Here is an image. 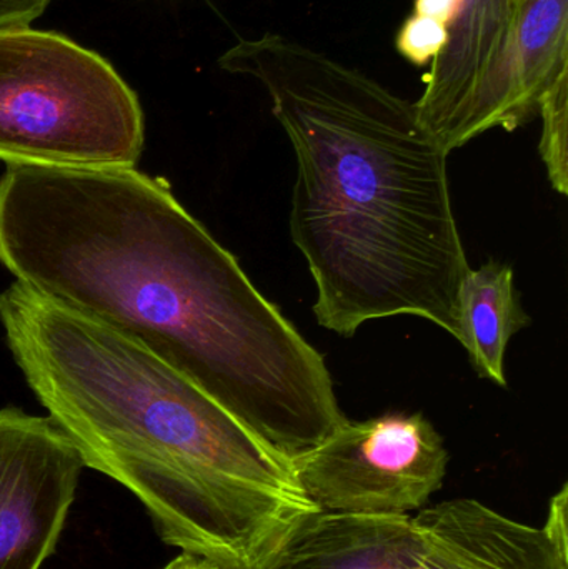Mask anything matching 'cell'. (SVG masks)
<instances>
[{
    "label": "cell",
    "mask_w": 568,
    "mask_h": 569,
    "mask_svg": "<svg viewBox=\"0 0 568 569\" xmlns=\"http://www.w3.org/2000/svg\"><path fill=\"white\" fill-rule=\"evenodd\" d=\"M0 263L166 361L286 460L347 421L322 355L136 167L7 163Z\"/></svg>",
    "instance_id": "1"
},
{
    "label": "cell",
    "mask_w": 568,
    "mask_h": 569,
    "mask_svg": "<svg viewBox=\"0 0 568 569\" xmlns=\"http://www.w3.org/2000/svg\"><path fill=\"white\" fill-rule=\"evenodd\" d=\"M219 66L267 90L296 150L290 236L316 282L320 327L349 338L366 321L416 315L459 337L470 267L449 152L416 102L282 33L240 39Z\"/></svg>",
    "instance_id": "2"
},
{
    "label": "cell",
    "mask_w": 568,
    "mask_h": 569,
    "mask_svg": "<svg viewBox=\"0 0 568 569\" xmlns=\"http://www.w3.org/2000/svg\"><path fill=\"white\" fill-rule=\"evenodd\" d=\"M0 321L86 468L136 495L167 547L267 569L319 513L289 460L136 341L19 282L0 295Z\"/></svg>",
    "instance_id": "3"
},
{
    "label": "cell",
    "mask_w": 568,
    "mask_h": 569,
    "mask_svg": "<svg viewBox=\"0 0 568 569\" xmlns=\"http://www.w3.org/2000/svg\"><path fill=\"white\" fill-rule=\"evenodd\" d=\"M143 139L139 99L102 56L57 32L0 27V160L136 167Z\"/></svg>",
    "instance_id": "4"
},
{
    "label": "cell",
    "mask_w": 568,
    "mask_h": 569,
    "mask_svg": "<svg viewBox=\"0 0 568 569\" xmlns=\"http://www.w3.org/2000/svg\"><path fill=\"white\" fill-rule=\"evenodd\" d=\"M290 465L319 513L410 515L442 487L449 451L422 413H387L347 420Z\"/></svg>",
    "instance_id": "5"
},
{
    "label": "cell",
    "mask_w": 568,
    "mask_h": 569,
    "mask_svg": "<svg viewBox=\"0 0 568 569\" xmlns=\"http://www.w3.org/2000/svg\"><path fill=\"white\" fill-rule=\"evenodd\" d=\"M83 468L52 418L0 410V569H42L56 553Z\"/></svg>",
    "instance_id": "6"
},
{
    "label": "cell",
    "mask_w": 568,
    "mask_h": 569,
    "mask_svg": "<svg viewBox=\"0 0 568 569\" xmlns=\"http://www.w3.org/2000/svg\"><path fill=\"white\" fill-rule=\"evenodd\" d=\"M568 70V0H516L509 29L440 146L452 152L489 130L514 132L539 116Z\"/></svg>",
    "instance_id": "7"
},
{
    "label": "cell",
    "mask_w": 568,
    "mask_h": 569,
    "mask_svg": "<svg viewBox=\"0 0 568 569\" xmlns=\"http://www.w3.org/2000/svg\"><path fill=\"white\" fill-rule=\"evenodd\" d=\"M412 569H568V538L529 527L470 498L422 508Z\"/></svg>",
    "instance_id": "8"
},
{
    "label": "cell",
    "mask_w": 568,
    "mask_h": 569,
    "mask_svg": "<svg viewBox=\"0 0 568 569\" xmlns=\"http://www.w3.org/2000/svg\"><path fill=\"white\" fill-rule=\"evenodd\" d=\"M420 547L410 515L316 513L267 569H412Z\"/></svg>",
    "instance_id": "9"
},
{
    "label": "cell",
    "mask_w": 568,
    "mask_h": 569,
    "mask_svg": "<svg viewBox=\"0 0 568 569\" xmlns=\"http://www.w3.org/2000/svg\"><path fill=\"white\" fill-rule=\"evenodd\" d=\"M514 7L516 0H456L446 40L432 57L426 89L416 102L420 120L437 142L496 56Z\"/></svg>",
    "instance_id": "10"
},
{
    "label": "cell",
    "mask_w": 568,
    "mask_h": 569,
    "mask_svg": "<svg viewBox=\"0 0 568 569\" xmlns=\"http://www.w3.org/2000/svg\"><path fill=\"white\" fill-rule=\"evenodd\" d=\"M529 323L514 283L512 267L490 260L467 273L459 293L457 340L469 351L479 375L507 387V343Z\"/></svg>",
    "instance_id": "11"
},
{
    "label": "cell",
    "mask_w": 568,
    "mask_h": 569,
    "mask_svg": "<svg viewBox=\"0 0 568 569\" xmlns=\"http://www.w3.org/2000/svg\"><path fill=\"white\" fill-rule=\"evenodd\" d=\"M539 116L542 117L540 156L546 163L554 189L566 196L568 190V70L560 73L559 79L547 90L540 102Z\"/></svg>",
    "instance_id": "12"
},
{
    "label": "cell",
    "mask_w": 568,
    "mask_h": 569,
    "mask_svg": "<svg viewBox=\"0 0 568 569\" xmlns=\"http://www.w3.org/2000/svg\"><path fill=\"white\" fill-rule=\"evenodd\" d=\"M162 569H219L216 565L202 560V558L192 557V555L182 553L176 560L170 561Z\"/></svg>",
    "instance_id": "13"
}]
</instances>
